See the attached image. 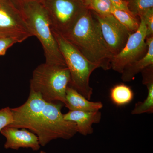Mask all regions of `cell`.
<instances>
[{
  "label": "cell",
  "mask_w": 153,
  "mask_h": 153,
  "mask_svg": "<svg viewBox=\"0 0 153 153\" xmlns=\"http://www.w3.org/2000/svg\"><path fill=\"white\" fill-rule=\"evenodd\" d=\"M63 37L98 68L104 70L111 68L113 55L105 41L98 21L89 9L83 12L72 29Z\"/></svg>",
  "instance_id": "obj_1"
},
{
  "label": "cell",
  "mask_w": 153,
  "mask_h": 153,
  "mask_svg": "<svg viewBox=\"0 0 153 153\" xmlns=\"http://www.w3.org/2000/svg\"><path fill=\"white\" fill-rule=\"evenodd\" d=\"M98 21L105 43L112 55L120 52L125 46L131 33L112 15L101 16L92 12Z\"/></svg>",
  "instance_id": "obj_9"
},
{
  "label": "cell",
  "mask_w": 153,
  "mask_h": 153,
  "mask_svg": "<svg viewBox=\"0 0 153 153\" xmlns=\"http://www.w3.org/2000/svg\"><path fill=\"white\" fill-rule=\"evenodd\" d=\"M70 74L69 86L88 100L93 94L90 85L91 73L98 66L85 58L74 45L58 33L52 32Z\"/></svg>",
  "instance_id": "obj_5"
},
{
  "label": "cell",
  "mask_w": 153,
  "mask_h": 153,
  "mask_svg": "<svg viewBox=\"0 0 153 153\" xmlns=\"http://www.w3.org/2000/svg\"><path fill=\"white\" fill-rule=\"evenodd\" d=\"M144 22L147 28V38L153 36V8L149 9L139 16Z\"/></svg>",
  "instance_id": "obj_21"
},
{
  "label": "cell",
  "mask_w": 153,
  "mask_h": 153,
  "mask_svg": "<svg viewBox=\"0 0 153 153\" xmlns=\"http://www.w3.org/2000/svg\"><path fill=\"white\" fill-rule=\"evenodd\" d=\"M70 79L67 66L42 63L33 71L30 90L40 94L47 102H58L65 105Z\"/></svg>",
  "instance_id": "obj_4"
},
{
  "label": "cell",
  "mask_w": 153,
  "mask_h": 153,
  "mask_svg": "<svg viewBox=\"0 0 153 153\" xmlns=\"http://www.w3.org/2000/svg\"><path fill=\"white\" fill-rule=\"evenodd\" d=\"M124 1H126V0H124Z\"/></svg>",
  "instance_id": "obj_27"
},
{
  "label": "cell",
  "mask_w": 153,
  "mask_h": 153,
  "mask_svg": "<svg viewBox=\"0 0 153 153\" xmlns=\"http://www.w3.org/2000/svg\"><path fill=\"white\" fill-rule=\"evenodd\" d=\"M112 4L109 0H88V8L101 16L111 15Z\"/></svg>",
  "instance_id": "obj_19"
},
{
  "label": "cell",
  "mask_w": 153,
  "mask_h": 153,
  "mask_svg": "<svg viewBox=\"0 0 153 153\" xmlns=\"http://www.w3.org/2000/svg\"><path fill=\"white\" fill-rule=\"evenodd\" d=\"M82 1H84L85 2V4H86V5H87V4L88 2V0H82Z\"/></svg>",
  "instance_id": "obj_25"
},
{
  "label": "cell",
  "mask_w": 153,
  "mask_h": 153,
  "mask_svg": "<svg viewBox=\"0 0 153 153\" xmlns=\"http://www.w3.org/2000/svg\"><path fill=\"white\" fill-rule=\"evenodd\" d=\"M65 105L69 111H98L103 106L101 102L90 101L69 85L66 88Z\"/></svg>",
  "instance_id": "obj_14"
},
{
  "label": "cell",
  "mask_w": 153,
  "mask_h": 153,
  "mask_svg": "<svg viewBox=\"0 0 153 153\" xmlns=\"http://www.w3.org/2000/svg\"><path fill=\"white\" fill-rule=\"evenodd\" d=\"M111 13L131 34L134 33L138 29L140 22L137 17L134 16L128 12L112 6Z\"/></svg>",
  "instance_id": "obj_17"
},
{
  "label": "cell",
  "mask_w": 153,
  "mask_h": 153,
  "mask_svg": "<svg viewBox=\"0 0 153 153\" xmlns=\"http://www.w3.org/2000/svg\"><path fill=\"white\" fill-rule=\"evenodd\" d=\"M47 102L40 94L30 90L29 97L24 104L11 108L13 122L7 127L25 128L28 123L42 112Z\"/></svg>",
  "instance_id": "obj_10"
},
{
  "label": "cell",
  "mask_w": 153,
  "mask_h": 153,
  "mask_svg": "<svg viewBox=\"0 0 153 153\" xmlns=\"http://www.w3.org/2000/svg\"><path fill=\"white\" fill-rule=\"evenodd\" d=\"M134 97L131 88L123 83L117 84L111 89L110 97L117 106H123L130 103Z\"/></svg>",
  "instance_id": "obj_16"
},
{
  "label": "cell",
  "mask_w": 153,
  "mask_h": 153,
  "mask_svg": "<svg viewBox=\"0 0 153 153\" xmlns=\"http://www.w3.org/2000/svg\"><path fill=\"white\" fill-rule=\"evenodd\" d=\"M143 83L148 90L146 97L142 102H138L132 110V114H152L153 112V66L147 67L142 71Z\"/></svg>",
  "instance_id": "obj_15"
},
{
  "label": "cell",
  "mask_w": 153,
  "mask_h": 153,
  "mask_svg": "<svg viewBox=\"0 0 153 153\" xmlns=\"http://www.w3.org/2000/svg\"><path fill=\"white\" fill-rule=\"evenodd\" d=\"M39 153H47L46 152H44V151H40V152Z\"/></svg>",
  "instance_id": "obj_26"
},
{
  "label": "cell",
  "mask_w": 153,
  "mask_h": 153,
  "mask_svg": "<svg viewBox=\"0 0 153 153\" xmlns=\"http://www.w3.org/2000/svg\"><path fill=\"white\" fill-rule=\"evenodd\" d=\"M13 122V116L11 108L9 107L0 109V132Z\"/></svg>",
  "instance_id": "obj_20"
},
{
  "label": "cell",
  "mask_w": 153,
  "mask_h": 153,
  "mask_svg": "<svg viewBox=\"0 0 153 153\" xmlns=\"http://www.w3.org/2000/svg\"><path fill=\"white\" fill-rule=\"evenodd\" d=\"M0 132L6 139L5 149L18 150L27 148L38 151L41 148L37 136L27 129L6 127Z\"/></svg>",
  "instance_id": "obj_11"
},
{
  "label": "cell",
  "mask_w": 153,
  "mask_h": 153,
  "mask_svg": "<svg viewBox=\"0 0 153 153\" xmlns=\"http://www.w3.org/2000/svg\"><path fill=\"white\" fill-rule=\"evenodd\" d=\"M147 50L143 57L128 64L124 68L121 79L124 82H130L135 76L148 66L153 65V36L146 38Z\"/></svg>",
  "instance_id": "obj_13"
},
{
  "label": "cell",
  "mask_w": 153,
  "mask_h": 153,
  "mask_svg": "<svg viewBox=\"0 0 153 153\" xmlns=\"http://www.w3.org/2000/svg\"><path fill=\"white\" fill-rule=\"evenodd\" d=\"M46 12L52 32L64 36L88 8L82 0H40Z\"/></svg>",
  "instance_id": "obj_6"
},
{
  "label": "cell",
  "mask_w": 153,
  "mask_h": 153,
  "mask_svg": "<svg viewBox=\"0 0 153 153\" xmlns=\"http://www.w3.org/2000/svg\"><path fill=\"white\" fill-rule=\"evenodd\" d=\"M128 8L134 16L139 17L149 9L153 8V0H126Z\"/></svg>",
  "instance_id": "obj_18"
},
{
  "label": "cell",
  "mask_w": 153,
  "mask_h": 153,
  "mask_svg": "<svg viewBox=\"0 0 153 153\" xmlns=\"http://www.w3.org/2000/svg\"><path fill=\"white\" fill-rule=\"evenodd\" d=\"M21 43L19 39L10 37H0V56L5 55L7 50L14 44Z\"/></svg>",
  "instance_id": "obj_22"
},
{
  "label": "cell",
  "mask_w": 153,
  "mask_h": 153,
  "mask_svg": "<svg viewBox=\"0 0 153 153\" xmlns=\"http://www.w3.org/2000/svg\"><path fill=\"white\" fill-rule=\"evenodd\" d=\"M33 36L21 10L11 0H0V37L22 42Z\"/></svg>",
  "instance_id": "obj_7"
},
{
  "label": "cell",
  "mask_w": 153,
  "mask_h": 153,
  "mask_svg": "<svg viewBox=\"0 0 153 153\" xmlns=\"http://www.w3.org/2000/svg\"><path fill=\"white\" fill-rule=\"evenodd\" d=\"M12 1L16 4L19 7L25 3L33 1H40V0H11Z\"/></svg>",
  "instance_id": "obj_24"
},
{
  "label": "cell",
  "mask_w": 153,
  "mask_h": 153,
  "mask_svg": "<svg viewBox=\"0 0 153 153\" xmlns=\"http://www.w3.org/2000/svg\"><path fill=\"white\" fill-rule=\"evenodd\" d=\"M109 1L112 4V5L115 7L127 11L131 13L128 8L127 4L126 1L124 0H109Z\"/></svg>",
  "instance_id": "obj_23"
},
{
  "label": "cell",
  "mask_w": 153,
  "mask_h": 153,
  "mask_svg": "<svg viewBox=\"0 0 153 153\" xmlns=\"http://www.w3.org/2000/svg\"><path fill=\"white\" fill-rule=\"evenodd\" d=\"M140 20L138 30L130 34L123 49L113 57L111 68L117 72L121 73L126 66L143 57L147 52V28L144 22Z\"/></svg>",
  "instance_id": "obj_8"
},
{
  "label": "cell",
  "mask_w": 153,
  "mask_h": 153,
  "mask_svg": "<svg viewBox=\"0 0 153 153\" xmlns=\"http://www.w3.org/2000/svg\"><path fill=\"white\" fill-rule=\"evenodd\" d=\"M33 36L41 42L45 63L66 66L57 41L52 33L47 12L38 1L25 3L19 7Z\"/></svg>",
  "instance_id": "obj_3"
},
{
  "label": "cell",
  "mask_w": 153,
  "mask_h": 153,
  "mask_svg": "<svg viewBox=\"0 0 153 153\" xmlns=\"http://www.w3.org/2000/svg\"><path fill=\"white\" fill-rule=\"evenodd\" d=\"M101 117V113L100 111H69L66 114H63V117L66 120L73 122L76 124L77 132L84 136L93 133L92 126L94 124L99 123Z\"/></svg>",
  "instance_id": "obj_12"
},
{
  "label": "cell",
  "mask_w": 153,
  "mask_h": 153,
  "mask_svg": "<svg viewBox=\"0 0 153 153\" xmlns=\"http://www.w3.org/2000/svg\"><path fill=\"white\" fill-rule=\"evenodd\" d=\"M58 102H47L42 112L25 127L37 136L41 146L57 139H70L77 133L76 124L63 117V104Z\"/></svg>",
  "instance_id": "obj_2"
}]
</instances>
